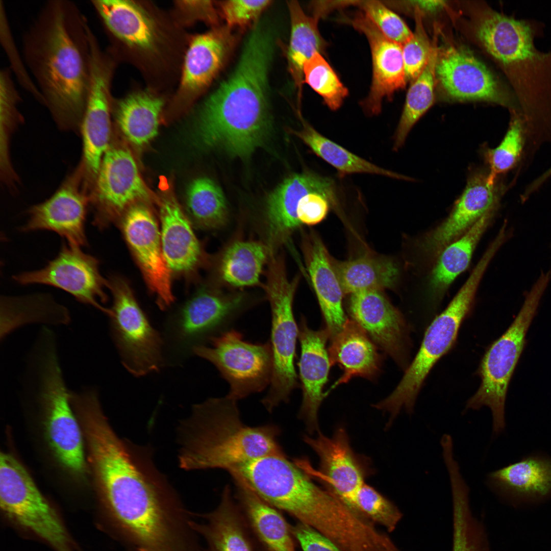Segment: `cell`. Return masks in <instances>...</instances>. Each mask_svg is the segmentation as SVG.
I'll return each instance as SVG.
<instances>
[{
    "mask_svg": "<svg viewBox=\"0 0 551 551\" xmlns=\"http://www.w3.org/2000/svg\"><path fill=\"white\" fill-rule=\"evenodd\" d=\"M89 26L73 2L50 0L22 40V57L44 106L61 129L79 134L91 84Z\"/></svg>",
    "mask_w": 551,
    "mask_h": 551,
    "instance_id": "6da1fadb",
    "label": "cell"
},
{
    "mask_svg": "<svg viewBox=\"0 0 551 551\" xmlns=\"http://www.w3.org/2000/svg\"><path fill=\"white\" fill-rule=\"evenodd\" d=\"M272 57L262 46L243 47L232 73L201 105L198 134L203 145L245 158L265 142L271 126L268 77Z\"/></svg>",
    "mask_w": 551,
    "mask_h": 551,
    "instance_id": "7a4b0ae2",
    "label": "cell"
},
{
    "mask_svg": "<svg viewBox=\"0 0 551 551\" xmlns=\"http://www.w3.org/2000/svg\"><path fill=\"white\" fill-rule=\"evenodd\" d=\"M475 33L507 76L526 132L539 141L551 139V51L541 52L534 43L542 36L543 23L488 10L478 21Z\"/></svg>",
    "mask_w": 551,
    "mask_h": 551,
    "instance_id": "3957f363",
    "label": "cell"
},
{
    "mask_svg": "<svg viewBox=\"0 0 551 551\" xmlns=\"http://www.w3.org/2000/svg\"><path fill=\"white\" fill-rule=\"evenodd\" d=\"M237 402L227 395L193 406L179 428L181 468L229 471L262 457L284 454L277 441L279 429L244 424Z\"/></svg>",
    "mask_w": 551,
    "mask_h": 551,
    "instance_id": "277c9868",
    "label": "cell"
},
{
    "mask_svg": "<svg viewBox=\"0 0 551 551\" xmlns=\"http://www.w3.org/2000/svg\"><path fill=\"white\" fill-rule=\"evenodd\" d=\"M91 4L112 40L109 50L115 57L122 52L151 76L173 71L174 63H182L178 60L184 56L181 27L154 5L129 0H92Z\"/></svg>",
    "mask_w": 551,
    "mask_h": 551,
    "instance_id": "5b68a950",
    "label": "cell"
},
{
    "mask_svg": "<svg viewBox=\"0 0 551 551\" xmlns=\"http://www.w3.org/2000/svg\"><path fill=\"white\" fill-rule=\"evenodd\" d=\"M229 472L272 507L318 531L332 525L343 507L337 496L316 485L285 454L262 457Z\"/></svg>",
    "mask_w": 551,
    "mask_h": 551,
    "instance_id": "8992f818",
    "label": "cell"
},
{
    "mask_svg": "<svg viewBox=\"0 0 551 551\" xmlns=\"http://www.w3.org/2000/svg\"><path fill=\"white\" fill-rule=\"evenodd\" d=\"M551 279L541 272L526 292L522 306L509 328L485 352L478 369L481 384L467 401L466 409L490 408L493 432L501 433L505 428V408L508 386L525 344V337L541 297Z\"/></svg>",
    "mask_w": 551,
    "mask_h": 551,
    "instance_id": "52a82bcc",
    "label": "cell"
},
{
    "mask_svg": "<svg viewBox=\"0 0 551 551\" xmlns=\"http://www.w3.org/2000/svg\"><path fill=\"white\" fill-rule=\"evenodd\" d=\"M484 274L481 268H474L447 307L427 329L417 354L395 389L386 398L373 405L376 409L389 413V425L403 408L409 414L413 412L418 394L431 369L455 343Z\"/></svg>",
    "mask_w": 551,
    "mask_h": 551,
    "instance_id": "ba28073f",
    "label": "cell"
},
{
    "mask_svg": "<svg viewBox=\"0 0 551 551\" xmlns=\"http://www.w3.org/2000/svg\"><path fill=\"white\" fill-rule=\"evenodd\" d=\"M297 279L290 280L282 259H269L265 290L271 311V345L273 366L269 388L261 403L270 412L280 403H288L299 386L294 360L298 327L293 312Z\"/></svg>",
    "mask_w": 551,
    "mask_h": 551,
    "instance_id": "9c48e42d",
    "label": "cell"
},
{
    "mask_svg": "<svg viewBox=\"0 0 551 551\" xmlns=\"http://www.w3.org/2000/svg\"><path fill=\"white\" fill-rule=\"evenodd\" d=\"M245 303L241 294L197 291L165 323L164 348L170 361L179 362L195 347L231 329Z\"/></svg>",
    "mask_w": 551,
    "mask_h": 551,
    "instance_id": "30bf717a",
    "label": "cell"
},
{
    "mask_svg": "<svg viewBox=\"0 0 551 551\" xmlns=\"http://www.w3.org/2000/svg\"><path fill=\"white\" fill-rule=\"evenodd\" d=\"M39 398L45 415L48 440L58 460L72 473L86 470L82 434L72 410L70 392L66 387L53 343L39 358Z\"/></svg>",
    "mask_w": 551,
    "mask_h": 551,
    "instance_id": "8fae6325",
    "label": "cell"
},
{
    "mask_svg": "<svg viewBox=\"0 0 551 551\" xmlns=\"http://www.w3.org/2000/svg\"><path fill=\"white\" fill-rule=\"evenodd\" d=\"M113 296L110 326L122 364L136 377L158 371L164 361V341L151 325L126 281L107 280Z\"/></svg>",
    "mask_w": 551,
    "mask_h": 551,
    "instance_id": "7c38bea8",
    "label": "cell"
},
{
    "mask_svg": "<svg viewBox=\"0 0 551 551\" xmlns=\"http://www.w3.org/2000/svg\"><path fill=\"white\" fill-rule=\"evenodd\" d=\"M0 503L6 515L46 541L57 551H72L67 532L55 510L23 466L1 453Z\"/></svg>",
    "mask_w": 551,
    "mask_h": 551,
    "instance_id": "4fadbf2b",
    "label": "cell"
},
{
    "mask_svg": "<svg viewBox=\"0 0 551 551\" xmlns=\"http://www.w3.org/2000/svg\"><path fill=\"white\" fill-rule=\"evenodd\" d=\"M209 345L195 347L192 353L213 364L230 385L228 395L238 400L269 385L273 360L269 342L251 343L231 329L212 338Z\"/></svg>",
    "mask_w": 551,
    "mask_h": 551,
    "instance_id": "5bb4252c",
    "label": "cell"
},
{
    "mask_svg": "<svg viewBox=\"0 0 551 551\" xmlns=\"http://www.w3.org/2000/svg\"><path fill=\"white\" fill-rule=\"evenodd\" d=\"M116 60L98 47L91 52V84L83 118L82 159L78 166L83 185L90 193L103 157L110 144L111 87Z\"/></svg>",
    "mask_w": 551,
    "mask_h": 551,
    "instance_id": "9a60e30c",
    "label": "cell"
},
{
    "mask_svg": "<svg viewBox=\"0 0 551 551\" xmlns=\"http://www.w3.org/2000/svg\"><path fill=\"white\" fill-rule=\"evenodd\" d=\"M79 246L65 243L57 256L43 268L14 275L21 285L44 284L63 290L79 302L95 307L109 317L112 312L103 307L107 296V280L99 271L97 258L83 252Z\"/></svg>",
    "mask_w": 551,
    "mask_h": 551,
    "instance_id": "2e32d148",
    "label": "cell"
},
{
    "mask_svg": "<svg viewBox=\"0 0 551 551\" xmlns=\"http://www.w3.org/2000/svg\"><path fill=\"white\" fill-rule=\"evenodd\" d=\"M436 79L450 98L482 101L519 110L513 91L506 89L486 66L468 49L449 45L438 48Z\"/></svg>",
    "mask_w": 551,
    "mask_h": 551,
    "instance_id": "e0dca14e",
    "label": "cell"
},
{
    "mask_svg": "<svg viewBox=\"0 0 551 551\" xmlns=\"http://www.w3.org/2000/svg\"><path fill=\"white\" fill-rule=\"evenodd\" d=\"M148 197L132 154L126 148L110 144L89 196L93 224L103 229L131 204Z\"/></svg>",
    "mask_w": 551,
    "mask_h": 551,
    "instance_id": "ac0fdd59",
    "label": "cell"
},
{
    "mask_svg": "<svg viewBox=\"0 0 551 551\" xmlns=\"http://www.w3.org/2000/svg\"><path fill=\"white\" fill-rule=\"evenodd\" d=\"M303 440L318 456L319 470L313 469L306 460H297L296 464L307 474L320 480L327 490L354 512L364 517L357 508L356 495L368 473L351 448L345 429L338 428L331 437L318 431L316 437L306 435Z\"/></svg>",
    "mask_w": 551,
    "mask_h": 551,
    "instance_id": "d6986e66",
    "label": "cell"
},
{
    "mask_svg": "<svg viewBox=\"0 0 551 551\" xmlns=\"http://www.w3.org/2000/svg\"><path fill=\"white\" fill-rule=\"evenodd\" d=\"M503 188L489 172L471 175L465 189L446 219L421 239V253L437 258L442 250L466 233L484 215L496 211Z\"/></svg>",
    "mask_w": 551,
    "mask_h": 551,
    "instance_id": "ffe728a7",
    "label": "cell"
},
{
    "mask_svg": "<svg viewBox=\"0 0 551 551\" xmlns=\"http://www.w3.org/2000/svg\"><path fill=\"white\" fill-rule=\"evenodd\" d=\"M123 236L157 303L162 310L174 301L171 273L165 260L160 229L144 206H132L121 221Z\"/></svg>",
    "mask_w": 551,
    "mask_h": 551,
    "instance_id": "44dd1931",
    "label": "cell"
},
{
    "mask_svg": "<svg viewBox=\"0 0 551 551\" xmlns=\"http://www.w3.org/2000/svg\"><path fill=\"white\" fill-rule=\"evenodd\" d=\"M88 207L89 197L77 167L49 198L28 210L29 218L20 230L51 231L64 238L69 244L86 246L85 224Z\"/></svg>",
    "mask_w": 551,
    "mask_h": 551,
    "instance_id": "7402d4cb",
    "label": "cell"
},
{
    "mask_svg": "<svg viewBox=\"0 0 551 551\" xmlns=\"http://www.w3.org/2000/svg\"><path fill=\"white\" fill-rule=\"evenodd\" d=\"M234 41L231 29L227 26L190 37L174 93L176 102L189 103L208 88L222 67Z\"/></svg>",
    "mask_w": 551,
    "mask_h": 551,
    "instance_id": "603a6c76",
    "label": "cell"
},
{
    "mask_svg": "<svg viewBox=\"0 0 551 551\" xmlns=\"http://www.w3.org/2000/svg\"><path fill=\"white\" fill-rule=\"evenodd\" d=\"M367 38L372 59V79L367 96L361 102L369 116L379 114L385 98L403 89L407 78L402 45L386 37L361 11L345 20Z\"/></svg>",
    "mask_w": 551,
    "mask_h": 551,
    "instance_id": "cb8c5ba5",
    "label": "cell"
},
{
    "mask_svg": "<svg viewBox=\"0 0 551 551\" xmlns=\"http://www.w3.org/2000/svg\"><path fill=\"white\" fill-rule=\"evenodd\" d=\"M349 311L358 323L402 368L408 366L409 330L402 315L380 290L351 294Z\"/></svg>",
    "mask_w": 551,
    "mask_h": 551,
    "instance_id": "d4e9b609",
    "label": "cell"
},
{
    "mask_svg": "<svg viewBox=\"0 0 551 551\" xmlns=\"http://www.w3.org/2000/svg\"><path fill=\"white\" fill-rule=\"evenodd\" d=\"M318 192L338 202L336 185L331 179L310 172L293 174L284 180L268 196L265 215L270 249L285 241L300 224L297 216L299 200Z\"/></svg>",
    "mask_w": 551,
    "mask_h": 551,
    "instance_id": "484cf974",
    "label": "cell"
},
{
    "mask_svg": "<svg viewBox=\"0 0 551 551\" xmlns=\"http://www.w3.org/2000/svg\"><path fill=\"white\" fill-rule=\"evenodd\" d=\"M298 337L300 345L298 366L303 393L298 416L312 433L319 431L318 409L328 395L323 389L332 365L326 348L330 337L326 329L314 331L310 329L303 317L299 324Z\"/></svg>",
    "mask_w": 551,
    "mask_h": 551,
    "instance_id": "4316f807",
    "label": "cell"
},
{
    "mask_svg": "<svg viewBox=\"0 0 551 551\" xmlns=\"http://www.w3.org/2000/svg\"><path fill=\"white\" fill-rule=\"evenodd\" d=\"M487 486L513 503H533L551 497V456L533 454L489 473Z\"/></svg>",
    "mask_w": 551,
    "mask_h": 551,
    "instance_id": "83f0119b",
    "label": "cell"
},
{
    "mask_svg": "<svg viewBox=\"0 0 551 551\" xmlns=\"http://www.w3.org/2000/svg\"><path fill=\"white\" fill-rule=\"evenodd\" d=\"M233 478L236 502L258 549L296 551L291 525L279 510L260 498L241 479Z\"/></svg>",
    "mask_w": 551,
    "mask_h": 551,
    "instance_id": "f1b7e54d",
    "label": "cell"
},
{
    "mask_svg": "<svg viewBox=\"0 0 551 551\" xmlns=\"http://www.w3.org/2000/svg\"><path fill=\"white\" fill-rule=\"evenodd\" d=\"M331 340L328 350L331 365L338 364L343 373L325 392L327 395L354 377L372 380L379 374L381 357L367 333L355 321L347 319L341 331Z\"/></svg>",
    "mask_w": 551,
    "mask_h": 551,
    "instance_id": "f546056e",
    "label": "cell"
},
{
    "mask_svg": "<svg viewBox=\"0 0 551 551\" xmlns=\"http://www.w3.org/2000/svg\"><path fill=\"white\" fill-rule=\"evenodd\" d=\"M193 528L205 539V551H257V546L240 509L226 486L220 502L213 511L202 515Z\"/></svg>",
    "mask_w": 551,
    "mask_h": 551,
    "instance_id": "4dcf8cb0",
    "label": "cell"
},
{
    "mask_svg": "<svg viewBox=\"0 0 551 551\" xmlns=\"http://www.w3.org/2000/svg\"><path fill=\"white\" fill-rule=\"evenodd\" d=\"M160 218L162 249L170 271L192 272L200 263L202 250L189 220L171 198L161 203Z\"/></svg>",
    "mask_w": 551,
    "mask_h": 551,
    "instance_id": "1f68e13d",
    "label": "cell"
},
{
    "mask_svg": "<svg viewBox=\"0 0 551 551\" xmlns=\"http://www.w3.org/2000/svg\"><path fill=\"white\" fill-rule=\"evenodd\" d=\"M151 88L131 92L114 102L112 108L124 136L134 145L148 143L158 134L160 118L165 106L164 97Z\"/></svg>",
    "mask_w": 551,
    "mask_h": 551,
    "instance_id": "d6a6232c",
    "label": "cell"
},
{
    "mask_svg": "<svg viewBox=\"0 0 551 551\" xmlns=\"http://www.w3.org/2000/svg\"><path fill=\"white\" fill-rule=\"evenodd\" d=\"M307 266L330 338L342 330L346 321L342 308L343 291L322 242L314 238L309 249Z\"/></svg>",
    "mask_w": 551,
    "mask_h": 551,
    "instance_id": "836d02e7",
    "label": "cell"
},
{
    "mask_svg": "<svg viewBox=\"0 0 551 551\" xmlns=\"http://www.w3.org/2000/svg\"><path fill=\"white\" fill-rule=\"evenodd\" d=\"M495 213L491 211L484 215L466 233L440 253L430 278L433 297H441L456 277L467 268L478 243Z\"/></svg>",
    "mask_w": 551,
    "mask_h": 551,
    "instance_id": "e575fe53",
    "label": "cell"
},
{
    "mask_svg": "<svg viewBox=\"0 0 551 551\" xmlns=\"http://www.w3.org/2000/svg\"><path fill=\"white\" fill-rule=\"evenodd\" d=\"M287 6L291 24L288 67L299 100L304 83V64L315 53H323L327 44L319 31L318 19L307 15L296 1L288 2Z\"/></svg>",
    "mask_w": 551,
    "mask_h": 551,
    "instance_id": "d590c367",
    "label": "cell"
},
{
    "mask_svg": "<svg viewBox=\"0 0 551 551\" xmlns=\"http://www.w3.org/2000/svg\"><path fill=\"white\" fill-rule=\"evenodd\" d=\"M1 339L23 324L47 322L66 324L69 322L68 310L47 294L1 298Z\"/></svg>",
    "mask_w": 551,
    "mask_h": 551,
    "instance_id": "8d00e7d4",
    "label": "cell"
},
{
    "mask_svg": "<svg viewBox=\"0 0 551 551\" xmlns=\"http://www.w3.org/2000/svg\"><path fill=\"white\" fill-rule=\"evenodd\" d=\"M333 268L345 293L391 287L399 274L393 261L370 257L338 262Z\"/></svg>",
    "mask_w": 551,
    "mask_h": 551,
    "instance_id": "74e56055",
    "label": "cell"
},
{
    "mask_svg": "<svg viewBox=\"0 0 551 551\" xmlns=\"http://www.w3.org/2000/svg\"><path fill=\"white\" fill-rule=\"evenodd\" d=\"M438 48L435 40L426 65L409 88L402 115L393 136V149L395 151L403 145L414 125L434 103Z\"/></svg>",
    "mask_w": 551,
    "mask_h": 551,
    "instance_id": "f35d334b",
    "label": "cell"
},
{
    "mask_svg": "<svg viewBox=\"0 0 551 551\" xmlns=\"http://www.w3.org/2000/svg\"><path fill=\"white\" fill-rule=\"evenodd\" d=\"M303 122L302 130L293 131V133L316 155L335 168L340 176L366 173L405 179L403 176L381 168L360 158L325 137L309 124L304 121Z\"/></svg>",
    "mask_w": 551,
    "mask_h": 551,
    "instance_id": "ab89813d",
    "label": "cell"
},
{
    "mask_svg": "<svg viewBox=\"0 0 551 551\" xmlns=\"http://www.w3.org/2000/svg\"><path fill=\"white\" fill-rule=\"evenodd\" d=\"M270 250L262 243L237 241L224 253L220 274L228 283L237 287L253 286L259 282L263 267L269 260Z\"/></svg>",
    "mask_w": 551,
    "mask_h": 551,
    "instance_id": "60d3db41",
    "label": "cell"
},
{
    "mask_svg": "<svg viewBox=\"0 0 551 551\" xmlns=\"http://www.w3.org/2000/svg\"><path fill=\"white\" fill-rule=\"evenodd\" d=\"M186 206L192 219L202 228H218L227 217L224 194L219 186L208 178H199L191 183L187 193Z\"/></svg>",
    "mask_w": 551,
    "mask_h": 551,
    "instance_id": "b9f144b4",
    "label": "cell"
},
{
    "mask_svg": "<svg viewBox=\"0 0 551 551\" xmlns=\"http://www.w3.org/2000/svg\"><path fill=\"white\" fill-rule=\"evenodd\" d=\"M304 80L322 98L333 111L339 109L348 94L347 88L319 53H315L305 63Z\"/></svg>",
    "mask_w": 551,
    "mask_h": 551,
    "instance_id": "7bdbcfd3",
    "label": "cell"
},
{
    "mask_svg": "<svg viewBox=\"0 0 551 551\" xmlns=\"http://www.w3.org/2000/svg\"><path fill=\"white\" fill-rule=\"evenodd\" d=\"M510 111L511 120L504 138L496 147L488 149L485 154L489 173L493 178L511 169L519 159L523 147L526 134L523 117L519 110Z\"/></svg>",
    "mask_w": 551,
    "mask_h": 551,
    "instance_id": "ee69618b",
    "label": "cell"
},
{
    "mask_svg": "<svg viewBox=\"0 0 551 551\" xmlns=\"http://www.w3.org/2000/svg\"><path fill=\"white\" fill-rule=\"evenodd\" d=\"M356 505L361 514L389 533L395 529L403 516L392 502L365 483L357 493Z\"/></svg>",
    "mask_w": 551,
    "mask_h": 551,
    "instance_id": "f6af8a7d",
    "label": "cell"
},
{
    "mask_svg": "<svg viewBox=\"0 0 551 551\" xmlns=\"http://www.w3.org/2000/svg\"><path fill=\"white\" fill-rule=\"evenodd\" d=\"M10 68L4 67L0 71L1 155L8 157V143L10 133L22 118L18 106L20 96L12 78Z\"/></svg>",
    "mask_w": 551,
    "mask_h": 551,
    "instance_id": "bcb514c9",
    "label": "cell"
},
{
    "mask_svg": "<svg viewBox=\"0 0 551 551\" xmlns=\"http://www.w3.org/2000/svg\"><path fill=\"white\" fill-rule=\"evenodd\" d=\"M361 11L388 39L403 45L412 37L407 24L395 12L382 2L374 0L358 1Z\"/></svg>",
    "mask_w": 551,
    "mask_h": 551,
    "instance_id": "7dc6e473",
    "label": "cell"
},
{
    "mask_svg": "<svg viewBox=\"0 0 551 551\" xmlns=\"http://www.w3.org/2000/svg\"><path fill=\"white\" fill-rule=\"evenodd\" d=\"M0 37L1 41L10 62L11 70L15 74L20 85L38 102L44 105L43 97L34 82L24 59L15 45L11 33L9 21L2 1H0Z\"/></svg>",
    "mask_w": 551,
    "mask_h": 551,
    "instance_id": "c3c4849f",
    "label": "cell"
},
{
    "mask_svg": "<svg viewBox=\"0 0 551 551\" xmlns=\"http://www.w3.org/2000/svg\"><path fill=\"white\" fill-rule=\"evenodd\" d=\"M415 29L411 38L402 45L405 70L407 80H414L426 65L432 49L422 25L420 12L415 9Z\"/></svg>",
    "mask_w": 551,
    "mask_h": 551,
    "instance_id": "681fc988",
    "label": "cell"
},
{
    "mask_svg": "<svg viewBox=\"0 0 551 551\" xmlns=\"http://www.w3.org/2000/svg\"><path fill=\"white\" fill-rule=\"evenodd\" d=\"M272 1L229 0L219 3L222 16L231 29L234 27H245L258 20L262 12Z\"/></svg>",
    "mask_w": 551,
    "mask_h": 551,
    "instance_id": "f907efd6",
    "label": "cell"
},
{
    "mask_svg": "<svg viewBox=\"0 0 551 551\" xmlns=\"http://www.w3.org/2000/svg\"><path fill=\"white\" fill-rule=\"evenodd\" d=\"M173 19L180 26L203 21L213 28L218 27V16L211 1H178L174 4Z\"/></svg>",
    "mask_w": 551,
    "mask_h": 551,
    "instance_id": "816d5d0a",
    "label": "cell"
},
{
    "mask_svg": "<svg viewBox=\"0 0 551 551\" xmlns=\"http://www.w3.org/2000/svg\"><path fill=\"white\" fill-rule=\"evenodd\" d=\"M338 205V202L325 194L318 192L309 193L298 202L297 208L298 219L300 223L317 224L326 217L330 207L335 208Z\"/></svg>",
    "mask_w": 551,
    "mask_h": 551,
    "instance_id": "f5cc1de1",
    "label": "cell"
},
{
    "mask_svg": "<svg viewBox=\"0 0 551 551\" xmlns=\"http://www.w3.org/2000/svg\"><path fill=\"white\" fill-rule=\"evenodd\" d=\"M291 530L303 551H341L331 540L311 527L298 522Z\"/></svg>",
    "mask_w": 551,
    "mask_h": 551,
    "instance_id": "db71d44e",
    "label": "cell"
},
{
    "mask_svg": "<svg viewBox=\"0 0 551 551\" xmlns=\"http://www.w3.org/2000/svg\"><path fill=\"white\" fill-rule=\"evenodd\" d=\"M358 1H327V4H322L321 1L313 2L311 7L313 11V16L318 20L322 16L333 9L339 8L348 5H357Z\"/></svg>",
    "mask_w": 551,
    "mask_h": 551,
    "instance_id": "11a10c76",
    "label": "cell"
},
{
    "mask_svg": "<svg viewBox=\"0 0 551 551\" xmlns=\"http://www.w3.org/2000/svg\"><path fill=\"white\" fill-rule=\"evenodd\" d=\"M409 5L419 11L428 12H434L441 10L446 5L444 1L423 0L410 1L408 2Z\"/></svg>",
    "mask_w": 551,
    "mask_h": 551,
    "instance_id": "9f6ffc18",
    "label": "cell"
},
{
    "mask_svg": "<svg viewBox=\"0 0 551 551\" xmlns=\"http://www.w3.org/2000/svg\"><path fill=\"white\" fill-rule=\"evenodd\" d=\"M137 551H146V550H145L144 549H139L137 550Z\"/></svg>",
    "mask_w": 551,
    "mask_h": 551,
    "instance_id": "6f0895ef",
    "label": "cell"
}]
</instances>
